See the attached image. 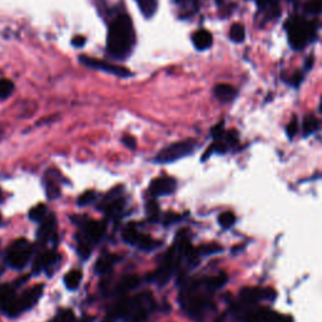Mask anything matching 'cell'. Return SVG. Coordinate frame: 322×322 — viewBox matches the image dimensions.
I'll use <instances>...</instances> for the list:
<instances>
[{
    "label": "cell",
    "mask_w": 322,
    "mask_h": 322,
    "mask_svg": "<svg viewBox=\"0 0 322 322\" xmlns=\"http://www.w3.org/2000/svg\"><path fill=\"white\" fill-rule=\"evenodd\" d=\"M214 288L209 277L185 281L180 288L179 301L182 310L192 318H202L213 307Z\"/></svg>",
    "instance_id": "6da1fadb"
},
{
    "label": "cell",
    "mask_w": 322,
    "mask_h": 322,
    "mask_svg": "<svg viewBox=\"0 0 322 322\" xmlns=\"http://www.w3.org/2000/svg\"><path fill=\"white\" fill-rule=\"evenodd\" d=\"M135 45V32L130 18L126 14L118 15L108 28L107 50L115 59H125Z\"/></svg>",
    "instance_id": "7a4b0ae2"
},
{
    "label": "cell",
    "mask_w": 322,
    "mask_h": 322,
    "mask_svg": "<svg viewBox=\"0 0 322 322\" xmlns=\"http://www.w3.org/2000/svg\"><path fill=\"white\" fill-rule=\"evenodd\" d=\"M153 307L154 300L150 293H141L136 297L121 298L110 310L107 320L116 321L126 318V320L139 322L146 318V316L150 313Z\"/></svg>",
    "instance_id": "3957f363"
},
{
    "label": "cell",
    "mask_w": 322,
    "mask_h": 322,
    "mask_svg": "<svg viewBox=\"0 0 322 322\" xmlns=\"http://www.w3.org/2000/svg\"><path fill=\"white\" fill-rule=\"evenodd\" d=\"M316 34V27L312 23L306 22L301 17L291 19L288 25V40L293 49L300 50L305 48Z\"/></svg>",
    "instance_id": "277c9868"
},
{
    "label": "cell",
    "mask_w": 322,
    "mask_h": 322,
    "mask_svg": "<svg viewBox=\"0 0 322 322\" xmlns=\"http://www.w3.org/2000/svg\"><path fill=\"white\" fill-rule=\"evenodd\" d=\"M33 254V247L27 239L19 238L10 244L7 252V261L10 267L22 270L30 261Z\"/></svg>",
    "instance_id": "5b68a950"
},
{
    "label": "cell",
    "mask_w": 322,
    "mask_h": 322,
    "mask_svg": "<svg viewBox=\"0 0 322 322\" xmlns=\"http://www.w3.org/2000/svg\"><path fill=\"white\" fill-rule=\"evenodd\" d=\"M247 306L248 308H243V310L239 308L243 322H293L291 316L280 315L268 308L254 307V305Z\"/></svg>",
    "instance_id": "8992f818"
},
{
    "label": "cell",
    "mask_w": 322,
    "mask_h": 322,
    "mask_svg": "<svg viewBox=\"0 0 322 322\" xmlns=\"http://www.w3.org/2000/svg\"><path fill=\"white\" fill-rule=\"evenodd\" d=\"M195 149V141L194 140H185L179 141V143L171 144V145L164 148L160 153L156 155L155 160L160 164H169V162H174L179 159L185 158V156L190 155Z\"/></svg>",
    "instance_id": "52a82bcc"
},
{
    "label": "cell",
    "mask_w": 322,
    "mask_h": 322,
    "mask_svg": "<svg viewBox=\"0 0 322 322\" xmlns=\"http://www.w3.org/2000/svg\"><path fill=\"white\" fill-rule=\"evenodd\" d=\"M276 296H277L276 291L270 287H244L239 292L240 301L245 305H255L260 301H272Z\"/></svg>",
    "instance_id": "ba28073f"
},
{
    "label": "cell",
    "mask_w": 322,
    "mask_h": 322,
    "mask_svg": "<svg viewBox=\"0 0 322 322\" xmlns=\"http://www.w3.org/2000/svg\"><path fill=\"white\" fill-rule=\"evenodd\" d=\"M0 311L12 317L22 313L19 308V296L10 286L0 287Z\"/></svg>",
    "instance_id": "9c48e42d"
},
{
    "label": "cell",
    "mask_w": 322,
    "mask_h": 322,
    "mask_svg": "<svg viewBox=\"0 0 322 322\" xmlns=\"http://www.w3.org/2000/svg\"><path fill=\"white\" fill-rule=\"evenodd\" d=\"M80 59L83 65L88 66V67L93 68V70L103 71V72L106 73H110V75L117 76V77H122V78L131 76L130 71L125 67H121V66L112 65V63L105 62V60H101V59H95V58L85 57V55H82Z\"/></svg>",
    "instance_id": "30bf717a"
},
{
    "label": "cell",
    "mask_w": 322,
    "mask_h": 322,
    "mask_svg": "<svg viewBox=\"0 0 322 322\" xmlns=\"http://www.w3.org/2000/svg\"><path fill=\"white\" fill-rule=\"evenodd\" d=\"M176 189V180L170 176H161L154 180L150 184V194L153 197H162V195L172 194Z\"/></svg>",
    "instance_id": "8fae6325"
},
{
    "label": "cell",
    "mask_w": 322,
    "mask_h": 322,
    "mask_svg": "<svg viewBox=\"0 0 322 322\" xmlns=\"http://www.w3.org/2000/svg\"><path fill=\"white\" fill-rule=\"evenodd\" d=\"M43 293V287L42 286H33L29 290L25 291L24 293L19 296V308L20 312H24V311L30 310L35 303L39 301L40 296Z\"/></svg>",
    "instance_id": "7c38bea8"
},
{
    "label": "cell",
    "mask_w": 322,
    "mask_h": 322,
    "mask_svg": "<svg viewBox=\"0 0 322 322\" xmlns=\"http://www.w3.org/2000/svg\"><path fill=\"white\" fill-rule=\"evenodd\" d=\"M39 230H38V238L40 242L45 243L52 239L57 232V220L53 214H49L45 217L44 220H42Z\"/></svg>",
    "instance_id": "4fadbf2b"
},
{
    "label": "cell",
    "mask_w": 322,
    "mask_h": 322,
    "mask_svg": "<svg viewBox=\"0 0 322 322\" xmlns=\"http://www.w3.org/2000/svg\"><path fill=\"white\" fill-rule=\"evenodd\" d=\"M194 47L199 50H205L212 47L213 35L207 29H199L192 34Z\"/></svg>",
    "instance_id": "5bb4252c"
},
{
    "label": "cell",
    "mask_w": 322,
    "mask_h": 322,
    "mask_svg": "<svg viewBox=\"0 0 322 322\" xmlns=\"http://www.w3.org/2000/svg\"><path fill=\"white\" fill-rule=\"evenodd\" d=\"M214 96L222 102H229L233 101L237 96V90L232 85L228 83H220L214 87Z\"/></svg>",
    "instance_id": "9a60e30c"
},
{
    "label": "cell",
    "mask_w": 322,
    "mask_h": 322,
    "mask_svg": "<svg viewBox=\"0 0 322 322\" xmlns=\"http://www.w3.org/2000/svg\"><path fill=\"white\" fill-rule=\"evenodd\" d=\"M139 283H140V278L138 276H126L115 286V293L116 295H125L128 291L138 287Z\"/></svg>",
    "instance_id": "2e32d148"
},
{
    "label": "cell",
    "mask_w": 322,
    "mask_h": 322,
    "mask_svg": "<svg viewBox=\"0 0 322 322\" xmlns=\"http://www.w3.org/2000/svg\"><path fill=\"white\" fill-rule=\"evenodd\" d=\"M113 263H115V255H111V254L101 255L95 266L96 273L100 276L107 275V273L112 270Z\"/></svg>",
    "instance_id": "e0dca14e"
},
{
    "label": "cell",
    "mask_w": 322,
    "mask_h": 322,
    "mask_svg": "<svg viewBox=\"0 0 322 322\" xmlns=\"http://www.w3.org/2000/svg\"><path fill=\"white\" fill-rule=\"evenodd\" d=\"M141 235L143 234L139 232V229L134 224H127L122 230L123 240H125L126 243H128V244L136 245V247H138L139 242H140Z\"/></svg>",
    "instance_id": "ac0fdd59"
},
{
    "label": "cell",
    "mask_w": 322,
    "mask_h": 322,
    "mask_svg": "<svg viewBox=\"0 0 322 322\" xmlns=\"http://www.w3.org/2000/svg\"><path fill=\"white\" fill-rule=\"evenodd\" d=\"M82 272L78 270H73L71 272H68L67 275L65 276V285L68 290L73 291V290H77L78 286H80L81 281H82Z\"/></svg>",
    "instance_id": "d6986e66"
},
{
    "label": "cell",
    "mask_w": 322,
    "mask_h": 322,
    "mask_svg": "<svg viewBox=\"0 0 322 322\" xmlns=\"http://www.w3.org/2000/svg\"><path fill=\"white\" fill-rule=\"evenodd\" d=\"M57 258L58 255L54 250H45V252L42 253V254L39 255V258H38L37 268L38 270H39V268H44V270H47V268H49L50 266L54 265Z\"/></svg>",
    "instance_id": "ffe728a7"
},
{
    "label": "cell",
    "mask_w": 322,
    "mask_h": 322,
    "mask_svg": "<svg viewBox=\"0 0 322 322\" xmlns=\"http://www.w3.org/2000/svg\"><path fill=\"white\" fill-rule=\"evenodd\" d=\"M321 127V121L317 117H315L313 115L306 116L305 120H303V134L306 136L310 135V134L316 133L317 130H320Z\"/></svg>",
    "instance_id": "44dd1931"
},
{
    "label": "cell",
    "mask_w": 322,
    "mask_h": 322,
    "mask_svg": "<svg viewBox=\"0 0 322 322\" xmlns=\"http://www.w3.org/2000/svg\"><path fill=\"white\" fill-rule=\"evenodd\" d=\"M135 2L138 3L141 13L146 18H151L155 14L156 8H158V2L156 0H135Z\"/></svg>",
    "instance_id": "7402d4cb"
},
{
    "label": "cell",
    "mask_w": 322,
    "mask_h": 322,
    "mask_svg": "<svg viewBox=\"0 0 322 322\" xmlns=\"http://www.w3.org/2000/svg\"><path fill=\"white\" fill-rule=\"evenodd\" d=\"M48 215V210L45 208V205L38 204L37 207L32 208L29 212V218L33 222H42L45 219V217Z\"/></svg>",
    "instance_id": "603a6c76"
},
{
    "label": "cell",
    "mask_w": 322,
    "mask_h": 322,
    "mask_svg": "<svg viewBox=\"0 0 322 322\" xmlns=\"http://www.w3.org/2000/svg\"><path fill=\"white\" fill-rule=\"evenodd\" d=\"M229 37H230V39H232L233 42H235V43L243 42L245 38L244 27H243L242 24H239V23H235V24H233L232 28H230Z\"/></svg>",
    "instance_id": "cb8c5ba5"
},
{
    "label": "cell",
    "mask_w": 322,
    "mask_h": 322,
    "mask_svg": "<svg viewBox=\"0 0 322 322\" xmlns=\"http://www.w3.org/2000/svg\"><path fill=\"white\" fill-rule=\"evenodd\" d=\"M45 192H47V195L49 199H54V198H58V195H59V192H60V189H59V185H58L57 180L49 179V177H48L47 182H45Z\"/></svg>",
    "instance_id": "d4e9b609"
},
{
    "label": "cell",
    "mask_w": 322,
    "mask_h": 322,
    "mask_svg": "<svg viewBox=\"0 0 322 322\" xmlns=\"http://www.w3.org/2000/svg\"><path fill=\"white\" fill-rule=\"evenodd\" d=\"M14 91V85L9 80H0V100L9 97Z\"/></svg>",
    "instance_id": "484cf974"
},
{
    "label": "cell",
    "mask_w": 322,
    "mask_h": 322,
    "mask_svg": "<svg viewBox=\"0 0 322 322\" xmlns=\"http://www.w3.org/2000/svg\"><path fill=\"white\" fill-rule=\"evenodd\" d=\"M218 222H219V224L222 225L224 229H228V228H230L235 223V217L232 212H225L219 215Z\"/></svg>",
    "instance_id": "4316f807"
},
{
    "label": "cell",
    "mask_w": 322,
    "mask_h": 322,
    "mask_svg": "<svg viewBox=\"0 0 322 322\" xmlns=\"http://www.w3.org/2000/svg\"><path fill=\"white\" fill-rule=\"evenodd\" d=\"M258 4V7L261 8L265 12H268L272 14L273 12H276L278 14V5L277 0H255Z\"/></svg>",
    "instance_id": "83f0119b"
},
{
    "label": "cell",
    "mask_w": 322,
    "mask_h": 322,
    "mask_svg": "<svg viewBox=\"0 0 322 322\" xmlns=\"http://www.w3.org/2000/svg\"><path fill=\"white\" fill-rule=\"evenodd\" d=\"M158 245V242H155L154 239H151L149 235H141L140 242H139L138 247L143 250H151Z\"/></svg>",
    "instance_id": "f1b7e54d"
},
{
    "label": "cell",
    "mask_w": 322,
    "mask_h": 322,
    "mask_svg": "<svg viewBox=\"0 0 322 322\" xmlns=\"http://www.w3.org/2000/svg\"><path fill=\"white\" fill-rule=\"evenodd\" d=\"M305 10L308 14H318L322 10L321 0H308L305 4Z\"/></svg>",
    "instance_id": "f546056e"
},
{
    "label": "cell",
    "mask_w": 322,
    "mask_h": 322,
    "mask_svg": "<svg viewBox=\"0 0 322 322\" xmlns=\"http://www.w3.org/2000/svg\"><path fill=\"white\" fill-rule=\"evenodd\" d=\"M96 199V194L93 190H87V191L83 192L80 198H78V205L81 207H86V205L93 203V200Z\"/></svg>",
    "instance_id": "4dcf8cb0"
},
{
    "label": "cell",
    "mask_w": 322,
    "mask_h": 322,
    "mask_svg": "<svg viewBox=\"0 0 322 322\" xmlns=\"http://www.w3.org/2000/svg\"><path fill=\"white\" fill-rule=\"evenodd\" d=\"M73 320H75V315L72 313V311L63 310L55 316L54 322H72Z\"/></svg>",
    "instance_id": "1f68e13d"
},
{
    "label": "cell",
    "mask_w": 322,
    "mask_h": 322,
    "mask_svg": "<svg viewBox=\"0 0 322 322\" xmlns=\"http://www.w3.org/2000/svg\"><path fill=\"white\" fill-rule=\"evenodd\" d=\"M287 135L290 139H293L296 136V134H297L298 131V123H297V118H293L292 121H291L290 123H288L287 126Z\"/></svg>",
    "instance_id": "d6a6232c"
},
{
    "label": "cell",
    "mask_w": 322,
    "mask_h": 322,
    "mask_svg": "<svg viewBox=\"0 0 322 322\" xmlns=\"http://www.w3.org/2000/svg\"><path fill=\"white\" fill-rule=\"evenodd\" d=\"M148 213L150 218H158L159 215V205L155 202H150L148 204Z\"/></svg>",
    "instance_id": "836d02e7"
},
{
    "label": "cell",
    "mask_w": 322,
    "mask_h": 322,
    "mask_svg": "<svg viewBox=\"0 0 322 322\" xmlns=\"http://www.w3.org/2000/svg\"><path fill=\"white\" fill-rule=\"evenodd\" d=\"M302 80H303L302 72H300V71H298V72L293 73V75H292V77H291V83H292L293 86H296V87H297V86L301 85Z\"/></svg>",
    "instance_id": "e575fe53"
},
{
    "label": "cell",
    "mask_w": 322,
    "mask_h": 322,
    "mask_svg": "<svg viewBox=\"0 0 322 322\" xmlns=\"http://www.w3.org/2000/svg\"><path fill=\"white\" fill-rule=\"evenodd\" d=\"M122 141L128 149H135L136 148V140L133 138V136H125V138L122 139Z\"/></svg>",
    "instance_id": "d590c367"
},
{
    "label": "cell",
    "mask_w": 322,
    "mask_h": 322,
    "mask_svg": "<svg viewBox=\"0 0 322 322\" xmlns=\"http://www.w3.org/2000/svg\"><path fill=\"white\" fill-rule=\"evenodd\" d=\"M75 42H73V44H76V45H78V47H82L83 44H85V42H86V39L83 37H77V38H75Z\"/></svg>",
    "instance_id": "8d00e7d4"
},
{
    "label": "cell",
    "mask_w": 322,
    "mask_h": 322,
    "mask_svg": "<svg viewBox=\"0 0 322 322\" xmlns=\"http://www.w3.org/2000/svg\"><path fill=\"white\" fill-rule=\"evenodd\" d=\"M177 3H186V2H189V0H176Z\"/></svg>",
    "instance_id": "74e56055"
},
{
    "label": "cell",
    "mask_w": 322,
    "mask_h": 322,
    "mask_svg": "<svg viewBox=\"0 0 322 322\" xmlns=\"http://www.w3.org/2000/svg\"><path fill=\"white\" fill-rule=\"evenodd\" d=\"M3 200V192H2V190H0V202H2Z\"/></svg>",
    "instance_id": "f35d334b"
},
{
    "label": "cell",
    "mask_w": 322,
    "mask_h": 322,
    "mask_svg": "<svg viewBox=\"0 0 322 322\" xmlns=\"http://www.w3.org/2000/svg\"><path fill=\"white\" fill-rule=\"evenodd\" d=\"M0 222H2V217H0Z\"/></svg>",
    "instance_id": "ab89813d"
}]
</instances>
